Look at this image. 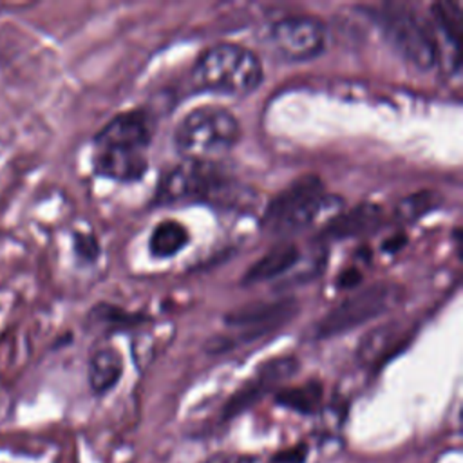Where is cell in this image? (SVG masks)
<instances>
[{
  "label": "cell",
  "mask_w": 463,
  "mask_h": 463,
  "mask_svg": "<svg viewBox=\"0 0 463 463\" xmlns=\"http://www.w3.org/2000/svg\"><path fill=\"white\" fill-rule=\"evenodd\" d=\"M383 213L380 206L373 203H362L349 208L344 213L335 215L322 230L324 239H349L362 233H367L382 224Z\"/></svg>",
  "instance_id": "8fae6325"
},
{
  "label": "cell",
  "mask_w": 463,
  "mask_h": 463,
  "mask_svg": "<svg viewBox=\"0 0 463 463\" xmlns=\"http://www.w3.org/2000/svg\"><path fill=\"white\" fill-rule=\"evenodd\" d=\"M344 201L324 192L317 175H302L284 188L266 208L262 228L269 233H297L326 217V224L340 213Z\"/></svg>",
  "instance_id": "7a4b0ae2"
},
{
  "label": "cell",
  "mask_w": 463,
  "mask_h": 463,
  "mask_svg": "<svg viewBox=\"0 0 463 463\" xmlns=\"http://www.w3.org/2000/svg\"><path fill=\"white\" fill-rule=\"evenodd\" d=\"M269 40L275 51L286 60H311L324 52L327 27L313 16H286L269 27Z\"/></svg>",
  "instance_id": "ba28073f"
},
{
  "label": "cell",
  "mask_w": 463,
  "mask_h": 463,
  "mask_svg": "<svg viewBox=\"0 0 463 463\" xmlns=\"http://www.w3.org/2000/svg\"><path fill=\"white\" fill-rule=\"evenodd\" d=\"M405 329L398 324H383L365 335V338L358 345V358L364 364L376 365L378 362L385 360L394 347L400 345V338L403 336Z\"/></svg>",
  "instance_id": "5bb4252c"
},
{
  "label": "cell",
  "mask_w": 463,
  "mask_h": 463,
  "mask_svg": "<svg viewBox=\"0 0 463 463\" xmlns=\"http://www.w3.org/2000/svg\"><path fill=\"white\" fill-rule=\"evenodd\" d=\"M293 300H280L239 307L226 317V324L242 329L241 333L244 335H241L239 342H251L286 322L293 313Z\"/></svg>",
  "instance_id": "30bf717a"
},
{
  "label": "cell",
  "mask_w": 463,
  "mask_h": 463,
  "mask_svg": "<svg viewBox=\"0 0 463 463\" xmlns=\"http://www.w3.org/2000/svg\"><path fill=\"white\" fill-rule=\"evenodd\" d=\"M123 374V358L114 347H98L90 358L87 367L89 387L94 394L103 396L110 389L116 387Z\"/></svg>",
  "instance_id": "7c38bea8"
},
{
  "label": "cell",
  "mask_w": 463,
  "mask_h": 463,
  "mask_svg": "<svg viewBox=\"0 0 463 463\" xmlns=\"http://www.w3.org/2000/svg\"><path fill=\"white\" fill-rule=\"evenodd\" d=\"M203 463H257V458L251 454H213L206 458Z\"/></svg>",
  "instance_id": "44dd1931"
},
{
  "label": "cell",
  "mask_w": 463,
  "mask_h": 463,
  "mask_svg": "<svg viewBox=\"0 0 463 463\" xmlns=\"http://www.w3.org/2000/svg\"><path fill=\"white\" fill-rule=\"evenodd\" d=\"M298 364L291 356H280L262 364L255 374L244 382L222 405L221 420L228 421L253 407L260 398L271 392L279 383L295 374Z\"/></svg>",
  "instance_id": "9c48e42d"
},
{
  "label": "cell",
  "mask_w": 463,
  "mask_h": 463,
  "mask_svg": "<svg viewBox=\"0 0 463 463\" xmlns=\"http://www.w3.org/2000/svg\"><path fill=\"white\" fill-rule=\"evenodd\" d=\"M242 186L226 177L215 163L183 161L168 170L157 184L159 204L172 203H212L217 206H235L242 199Z\"/></svg>",
  "instance_id": "5b68a950"
},
{
  "label": "cell",
  "mask_w": 463,
  "mask_h": 463,
  "mask_svg": "<svg viewBox=\"0 0 463 463\" xmlns=\"http://www.w3.org/2000/svg\"><path fill=\"white\" fill-rule=\"evenodd\" d=\"M439 203H441V197L438 192L420 190L400 201V204L396 206V215L402 221H416L421 215L438 208Z\"/></svg>",
  "instance_id": "ac0fdd59"
},
{
  "label": "cell",
  "mask_w": 463,
  "mask_h": 463,
  "mask_svg": "<svg viewBox=\"0 0 463 463\" xmlns=\"http://www.w3.org/2000/svg\"><path fill=\"white\" fill-rule=\"evenodd\" d=\"M434 18L438 22V27L443 31L449 43L454 47V52L458 54L459 40H461V27H463V13L461 4L458 2H441L432 5Z\"/></svg>",
  "instance_id": "e0dca14e"
},
{
  "label": "cell",
  "mask_w": 463,
  "mask_h": 463,
  "mask_svg": "<svg viewBox=\"0 0 463 463\" xmlns=\"http://www.w3.org/2000/svg\"><path fill=\"white\" fill-rule=\"evenodd\" d=\"M241 137L239 119L226 109L204 105L190 110L177 125L174 143L186 161L217 163Z\"/></svg>",
  "instance_id": "277c9868"
},
{
  "label": "cell",
  "mask_w": 463,
  "mask_h": 463,
  "mask_svg": "<svg viewBox=\"0 0 463 463\" xmlns=\"http://www.w3.org/2000/svg\"><path fill=\"white\" fill-rule=\"evenodd\" d=\"M262 81V65L253 51L239 43H215L194 63L192 83L199 90L248 96Z\"/></svg>",
  "instance_id": "3957f363"
},
{
  "label": "cell",
  "mask_w": 463,
  "mask_h": 463,
  "mask_svg": "<svg viewBox=\"0 0 463 463\" xmlns=\"http://www.w3.org/2000/svg\"><path fill=\"white\" fill-rule=\"evenodd\" d=\"M297 260H298V250L295 248V244H279L250 266V269L244 273L242 282L257 284L262 280L275 279L286 273L289 268H293Z\"/></svg>",
  "instance_id": "4fadbf2b"
},
{
  "label": "cell",
  "mask_w": 463,
  "mask_h": 463,
  "mask_svg": "<svg viewBox=\"0 0 463 463\" xmlns=\"http://www.w3.org/2000/svg\"><path fill=\"white\" fill-rule=\"evenodd\" d=\"M403 298V291L394 282H376L371 284L347 298H344L338 306H335L329 313L322 317L317 326V336H335L342 335L349 329L365 324L392 307Z\"/></svg>",
  "instance_id": "8992f818"
},
{
  "label": "cell",
  "mask_w": 463,
  "mask_h": 463,
  "mask_svg": "<svg viewBox=\"0 0 463 463\" xmlns=\"http://www.w3.org/2000/svg\"><path fill=\"white\" fill-rule=\"evenodd\" d=\"M322 396H324V387L320 382H306L297 387H286L280 389L275 394V403L279 407L289 409L298 414L313 416L320 411L322 405Z\"/></svg>",
  "instance_id": "9a60e30c"
},
{
  "label": "cell",
  "mask_w": 463,
  "mask_h": 463,
  "mask_svg": "<svg viewBox=\"0 0 463 463\" xmlns=\"http://www.w3.org/2000/svg\"><path fill=\"white\" fill-rule=\"evenodd\" d=\"M309 458V445L306 441H298L288 449L275 452L269 458V463H306Z\"/></svg>",
  "instance_id": "ffe728a7"
},
{
  "label": "cell",
  "mask_w": 463,
  "mask_h": 463,
  "mask_svg": "<svg viewBox=\"0 0 463 463\" xmlns=\"http://www.w3.org/2000/svg\"><path fill=\"white\" fill-rule=\"evenodd\" d=\"M360 279H362L360 271L356 268H349V269L342 271V275L338 279V286L344 288V289H351L360 282Z\"/></svg>",
  "instance_id": "7402d4cb"
},
{
  "label": "cell",
  "mask_w": 463,
  "mask_h": 463,
  "mask_svg": "<svg viewBox=\"0 0 463 463\" xmlns=\"http://www.w3.org/2000/svg\"><path fill=\"white\" fill-rule=\"evenodd\" d=\"M376 18L389 43L420 71H429L438 60L434 38L423 22L403 5H383Z\"/></svg>",
  "instance_id": "52a82bcc"
},
{
  "label": "cell",
  "mask_w": 463,
  "mask_h": 463,
  "mask_svg": "<svg viewBox=\"0 0 463 463\" xmlns=\"http://www.w3.org/2000/svg\"><path fill=\"white\" fill-rule=\"evenodd\" d=\"M72 250H74V255L83 262H94L99 255V246L92 233H81V232L74 233Z\"/></svg>",
  "instance_id": "d6986e66"
},
{
  "label": "cell",
  "mask_w": 463,
  "mask_h": 463,
  "mask_svg": "<svg viewBox=\"0 0 463 463\" xmlns=\"http://www.w3.org/2000/svg\"><path fill=\"white\" fill-rule=\"evenodd\" d=\"M188 239H190L188 230L181 222L168 219V221L159 222L154 228L150 241H148V248L154 257L166 259V257H172L177 251H181L184 248V244L188 242Z\"/></svg>",
  "instance_id": "2e32d148"
},
{
  "label": "cell",
  "mask_w": 463,
  "mask_h": 463,
  "mask_svg": "<svg viewBox=\"0 0 463 463\" xmlns=\"http://www.w3.org/2000/svg\"><path fill=\"white\" fill-rule=\"evenodd\" d=\"M152 132V121L143 110L114 116L94 137V172L114 181L139 179L148 166L145 148Z\"/></svg>",
  "instance_id": "6da1fadb"
}]
</instances>
